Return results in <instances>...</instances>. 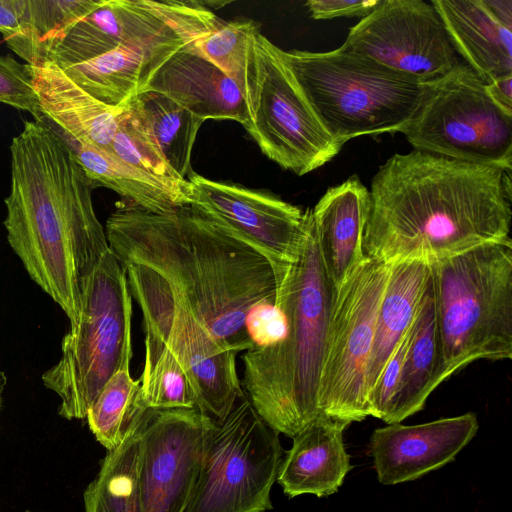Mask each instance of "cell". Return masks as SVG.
Here are the masks:
<instances>
[{"label": "cell", "mask_w": 512, "mask_h": 512, "mask_svg": "<svg viewBox=\"0 0 512 512\" xmlns=\"http://www.w3.org/2000/svg\"><path fill=\"white\" fill-rule=\"evenodd\" d=\"M511 217L510 171L396 153L371 181L363 251L388 264L431 263L510 238Z\"/></svg>", "instance_id": "1"}, {"label": "cell", "mask_w": 512, "mask_h": 512, "mask_svg": "<svg viewBox=\"0 0 512 512\" xmlns=\"http://www.w3.org/2000/svg\"><path fill=\"white\" fill-rule=\"evenodd\" d=\"M7 240L30 278L77 325L85 292L109 250L92 202L97 187L61 136L25 121L12 139Z\"/></svg>", "instance_id": "2"}, {"label": "cell", "mask_w": 512, "mask_h": 512, "mask_svg": "<svg viewBox=\"0 0 512 512\" xmlns=\"http://www.w3.org/2000/svg\"><path fill=\"white\" fill-rule=\"evenodd\" d=\"M105 233L122 265L160 275L221 347L237 354L252 347L246 314L277 292L274 268L262 253L190 206L168 215L122 206L107 219Z\"/></svg>", "instance_id": "3"}, {"label": "cell", "mask_w": 512, "mask_h": 512, "mask_svg": "<svg viewBox=\"0 0 512 512\" xmlns=\"http://www.w3.org/2000/svg\"><path fill=\"white\" fill-rule=\"evenodd\" d=\"M296 261L278 282L290 326L286 340L242 356L243 386L260 418L293 438L318 414V389L335 294L319 254L311 209Z\"/></svg>", "instance_id": "4"}, {"label": "cell", "mask_w": 512, "mask_h": 512, "mask_svg": "<svg viewBox=\"0 0 512 512\" xmlns=\"http://www.w3.org/2000/svg\"><path fill=\"white\" fill-rule=\"evenodd\" d=\"M429 265L445 380L477 360H510L511 238Z\"/></svg>", "instance_id": "5"}, {"label": "cell", "mask_w": 512, "mask_h": 512, "mask_svg": "<svg viewBox=\"0 0 512 512\" xmlns=\"http://www.w3.org/2000/svg\"><path fill=\"white\" fill-rule=\"evenodd\" d=\"M282 55L320 122L340 146L359 136L401 132L425 92V83L340 48L282 50Z\"/></svg>", "instance_id": "6"}, {"label": "cell", "mask_w": 512, "mask_h": 512, "mask_svg": "<svg viewBox=\"0 0 512 512\" xmlns=\"http://www.w3.org/2000/svg\"><path fill=\"white\" fill-rule=\"evenodd\" d=\"M132 312L125 268L109 248L85 292L77 325L63 337L59 361L41 377L61 400L60 416L86 418L107 381L130 368Z\"/></svg>", "instance_id": "7"}, {"label": "cell", "mask_w": 512, "mask_h": 512, "mask_svg": "<svg viewBox=\"0 0 512 512\" xmlns=\"http://www.w3.org/2000/svg\"><path fill=\"white\" fill-rule=\"evenodd\" d=\"M238 88L250 119L246 131L283 169L302 176L339 153L342 146L320 122L282 50L259 28L249 38Z\"/></svg>", "instance_id": "8"}, {"label": "cell", "mask_w": 512, "mask_h": 512, "mask_svg": "<svg viewBox=\"0 0 512 512\" xmlns=\"http://www.w3.org/2000/svg\"><path fill=\"white\" fill-rule=\"evenodd\" d=\"M123 267L131 295L143 314L145 357L162 347L169 349L188 378L195 407L223 422L245 396L237 374V353L215 341L160 275L139 264Z\"/></svg>", "instance_id": "9"}, {"label": "cell", "mask_w": 512, "mask_h": 512, "mask_svg": "<svg viewBox=\"0 0 512 512\" xmlns=\"http://www.w3.org/2000/svg\"><path fill=\"white\" fill-rule=\"evenodd\" d=\"M415 150L512 168V115L499 108L466 64L425 83L422 101L401 130Z\"/></svg>", "instance_id": "10"}, {"label": "cell", "mask_w": 512, "mask_h": 512, "mask_svg": "<svg viewBox=\"0 0 512 512\" xmlns=\"http://www.w3.org/2000/svg\"><path fill=\"white\" fill-rule=\"evenodd\" d=\"M283 459L279 434L247 397L214 422L186 512H266Z\"/></svg>", "instance_id": "11"}, {"label": "cell", "mask_w": 512, "mask_h": 512, "mask_svg": "<svg viewBox=\"0 0 512 512\" xmlns=\"http://www.w3.org/2000/svg\"><path fill=\"white\" fill-rule=\"evenodd\" d=\"M391 264L366 258L333 301L318 410L348 423L368 417L367 369Z\"/></svg>", "instance_id": "12"}, {"label": "cell", "mask_w": 512, "mask_h": 512, "mask_svg": "<svg viewBox=\"0 0 512 512\" xmlns=\"http://www.w3.org/2000/svg\"><path fill=\"white\" fill-rule=\"evenodd\" d=\"M339 48L418 83L436 80L460 63L438 12L422 0L381 1Z\"/></svg>", "instance_id": "13"}, {"label": "cell", "mask_w": 512, "mask_h": 512, "mask_svg": "<svg viewBox=\"0 0 512 512\" xmlns=\"http://www.w3.org/2000/svg\"><path fill=\"white\" fill-rule=\"evenodd\" d=\"M215 420L197 408H147L140 422L142 512H186Z\"/></svg>", "instance_id": "14"}, {"label": "cell", "mask_w": 512, "mask_h": 512, "mask_svg": "<svg viewBox=\"0 0 512 512\" xmlns=\"http://www.w3.org/2000/svg\"><path fill=\"white\" fill-rule=\"evenodd\" d=\"M189 206L262 253L277 282L296 261L308 211L273 194L192 173Z\"/></svg>", "instance_id": "15"}, {"label": "cell", "mask_w": 512, "mask_h": 512, "mask_svg": "<svg viewBox=\"0 0 512 512\" xmlns=\"http://www.w3.org/2000/svg\"><path fill=\"white\" fill-rule=\"evenodd\" d=\"M211 15L199 1L104 0L69 30L49 60L80 63L119 46L172 35L194 42L209 26Z\"/></svg>", "instance_id": "16"}, {"label": "cell", "mask_w": 512, "mask_h": 512, "mask_svg": "<svg viewBox=\"0 0 512 512\" xmlns=\"http://www.w3.org/2000/svg\"><path fill=\"white\" fill-rule=\"evenodd\" d=\"M475 413L403 425L388 424L374 430L370 449L379 482L395 485L412 481L455 459L475 437Z\"/></svg>", "instance_id": "17"}, {"label": "cell", "mask_w": 512, "mask_h": 512, "mask_svg": "<svg viewBox=\"0 0 512 512\" xmlns=\"http://www.w3.org/2000/svg\"><path fill=\"white\" fill-rule=\"evenodd\" d=\"M369 190L357 176L329 188L311 209L316 242L335 297L366 260Z\"/></svg>", "instance_id": "18"}, {"label": "cell", "mask_w": 512, "mask_h": 512, "mask_svg": "<svg viewBox=\"0 0 512 512\" xmlns=\"http://www.w3.org/2000/svg\"><path fill=\"white\" fill-rule=\"evenodd\" d=\"M192 45L173 54L141 92L160 93L203 121L233 120L246 128L249 114L237 84Z\"/></svg>", "instance_id": "19"}, {"label": "cell", "mask_w": 512, "mask_h": 512, "mask_svg": "<svg viewBox=\"0 0 512 512\" xmlns=\"http://www.w3.org/2000/svg\"><path fill=\"white\" fill-rule=\"evenodd\" d=\"M193 42L178 35L145 43L119 46L97 58L58 65L91 96L113 108H122L178 50Z\"/></svg>", "instance_id": "20"}, {"label": "cell", "mask_w": 512, "mask_h": 512, "mask_svg": "<svg viewBox=\"0 0 512 512\" xmlns=\"http://www.w3.org/2000/svg\"><path fill=\"white\" fill-rule=\"evenodd\" d=\"M29 67L42 119L57 125L63 139L112 152L122 108L91 96L51 60Z\"/></svg>", "instance_id": "21"}, {"label": "cell", "mask_w": 512, "mask_h": 512, "mask_svg": "<svg viewBox=\"0 0 512 512\" xmlns=\"http://www.w3.org/2000/svg\"><path fill=\"white\" fill-rule=\"evenodd\" d=\"M349 425L320 413L292 438L276 480L289 498L324 497L338 491L352 469L343 438Z\"/></svg>", "instance_id": "22"}, {"label": "cell", "mask_w": 512, "mask_h": 512, "mask_svg": "<svg viewBox=\"0 0 512 512\" xmlns=\"http://www.w3.org/2000/svg\"><path fill=\"white\" fill-rule=\"evenodd\" d=\"M450 42L485 83L512 75V31L498 24L480 0H432Z\"/></svg>", "instance_id": "23"}, {"label": "cell", "mask_w": 512, "mask_h": 512, "mask_svg": "<svg viewBox=\"0 0 512 512\" xmlns=\"http://www.w3.org/2000/svg\"><path fill=\"white\" fill-rule=\"evenodd\" d=\"M63 140L96 186L115 191L129 200L131 206L159 215L172 214L189 206L190 184L187 179L161 178L124 162L110 151Z\"/></svg>", "instance_id": "24"}, {"label": "cell", "mask_w": 512, "mask_h": 512, "mask_svg": "<svg viewBox=\"0 0 512 512\" xmlns=\"http://www.w3.org/2000/svg\"><path fill=\"white\" fill-rule=\"evenodd\" d=\"M445 381L431 275L411 326L400 384L385 423H400L424 408Z\"/></svg>", "instance_id": "25"}, {"label": "cell", "mask_w": 512, "mask_h": 512, "mask_svg": "<svg viewBox=\"0 0 512 512\" xmlns=\"http://www.w3.org/2000/svg\"><path fill=\"white\" fill-rule=\"evenodd\" d=\"M429 277L428 262L412 260L391 263L375 322L373 345L367 369L368 393L389 357L412 326Z\"/></svg>", "instance_id": "26"}, {"label": "cell", "mask_w": 512, "mask_h": 512, "mask_svg": "<svg viewBox=\"0 0 512 512\" xmlns=\"http://www.w3.org/2000/svg\"><path fill=\"white\" fill-rule=\"evenodd\" d=\"M104 0H24L17 31L4 39L29 65L49 60L69 30L92 13Z\"/></svg>", "instance_id": "27"}, {"label": "cell", "mask_w": 512, "mask_h": 512, "mask_svg": "<svg viewBox=\"0 0 512 512\" xmlns=\"http://www.w3.org/2000/svg\"><path fill=\"white\" fill-rule=\"evenodd\" d=\"M144 411L133 419L120 445L107 451L84 492V512H142L139 469Z\"/></svg>", "instance_id": "28"}, {"label": "cell", "mask_w": 512, "mask_h": 512, "mask_svg": "<svg viewBox=\"0 0 512 512\" xmlns=\"http://www.w3.org/2000/svg\"><path fill=\"white\" fill-rule=\"evenodd\" d=\"M146 119L166 161L181 177L191 170V153L203 120L172 99L144 91L131 99Z\"/></svg>", "instance_id": "29"}, {"label": "cell", "mask_w": 512, "mask_h": 512, "mask_svg": "<svg viewBox=\"0 0 512 512\" xmlns=\"http://www.w3.org/2000/svg\"><path fill=\"white\" fill-rule=\"evenodd\" d=\"M129 369L107 381L86 415L91 432L107 451L120 445L133 419L147 409L141 401V381L134 380Z\"/></svg>", "instance_id": "30"}, {"label": "cell", "mask_w": 512, "mask_h": 512, "mask_svg": "<svg viewBox=\"0 0 512 512\" xmlns=\"http://www.w3.org/2000/svg\"><path fill=\"white\" fill-rule=\"evenodd\" d=\"M111 150L124 162L155 176L185 180L166 161L146 119L132 100L122 107Z\"/></svg>", "instance_id": "31"}, {"label": "cell", "mask_w": 512, "mask_h": 512, "mask_svg": "<svg viewBox=\"0 0 512 512\" xmlns=\"http://www.w3.org/2000/svg\"><path fill=\"white\" fill-rule=\"evenodd\" d=\"M141 401L146 408H196L188 378L166 347L145 357L141 377Z\"/></svg>", "instance_id": "32"}, {"label": "cell", "mask_w": 512, "mask_h": 512, "mask_svg": "<svg viewBox=\"0 0 512 512\" xmlns=\"http://www.w3.org/2000/svg\"><path fill=\"white\" fill-rule=\"evenodd\" d=\"M259 28L252 20L222 21L193 42V49L239 86L251 34Z\"/></svg>", "instance_id": "33"}, {"label": "cell", "mask_w": 512, "mask_h": 512, "mask_svg": "<svg viewBox=\"0 0 512 512\" xmlns=\"http://www.w3.org/2000/svg\"><path fill=\"white\" fill-rule=\"evenodd\" d=\"M244 326L251 348H268L284 342L289 333L290 318L283 289L277 287L276 299H265L252 305Z\"/></svg>", "instance_id": "34"}, {"label": "cell", "mask_w": 512, "mask_h": 512, "mask_svg": "<svg viewBox=\"0 0 512 512\" xmlns=\"http://www.w3.org/2000/svg\"><path fill=\"white\" fill-rule=\"evenodd\" d=\"M0 103L27 111L42 121L30 67L11 55H0Z\"/></svg>", "instance_id": "35"}, {"label": "cell", "mask_w": 512, "mask_h": 512, "mask_svg": "<svg viewBox=\"0 0 512 512\" xmlns=\"http://www.w3.org/2000/svg\"><path fill=\"white\" fill-rule=\"evenodd\" d=\"M382 0H309L306 7L313 19L366 17Z\"/></svg>", "instance_id": "36"}, {"label": "cell", "mask_w": 512, "mask_h": 512, "mask_svg": "<svg viewBox=\"0 0 512 512\" xmlns=\"http://www.w3.org/2000/svg\"><path fill=\"white\" fill-rule=\"evenodd\" d=\"M23 9L24 0H0V33L4 39L17 31Z\"/></svg>", "instance_id": "37"}, {"label": "cell", "mask_w": 512, "mask_h": 512, "mask_svg": "<svg viewBox=\"0 0 512 512\" xmlns=\"http://www.w3.org/2000/svg\"><path fill=\"white\" fill-rule=\"evenodd\" d=\"M486 90L499 108L512 115V75L486 84Z\"/></svg>", "instance_id": "38"}, {"label": "cell", "mask_w": 512, "mask_h": 512, "mask_svg": "<svg viewBox=\"0 0 512 512\" xmlns=\"http://www.w3.org/2000/svg\"><path fill=\"white\" fill-rule=\"evenodd\" d=\"M480 3L498 24L512 31V0H480Z\"/></svg>", "instance_id": "39"}, {"label": "cell", "mask_w": 512, "mask_h": 512, "mask_svg": "<svg viewBox=\"0 0 512 512\" xmlns=\"http://www.w3.org/2000/svg\"><path fill=\"white\" fill-rule=\"evenodd\" d=\"M5 384V377L0 373V406H1V395Z\"/></svg>", "instance_id": "40"}]
</instances>
